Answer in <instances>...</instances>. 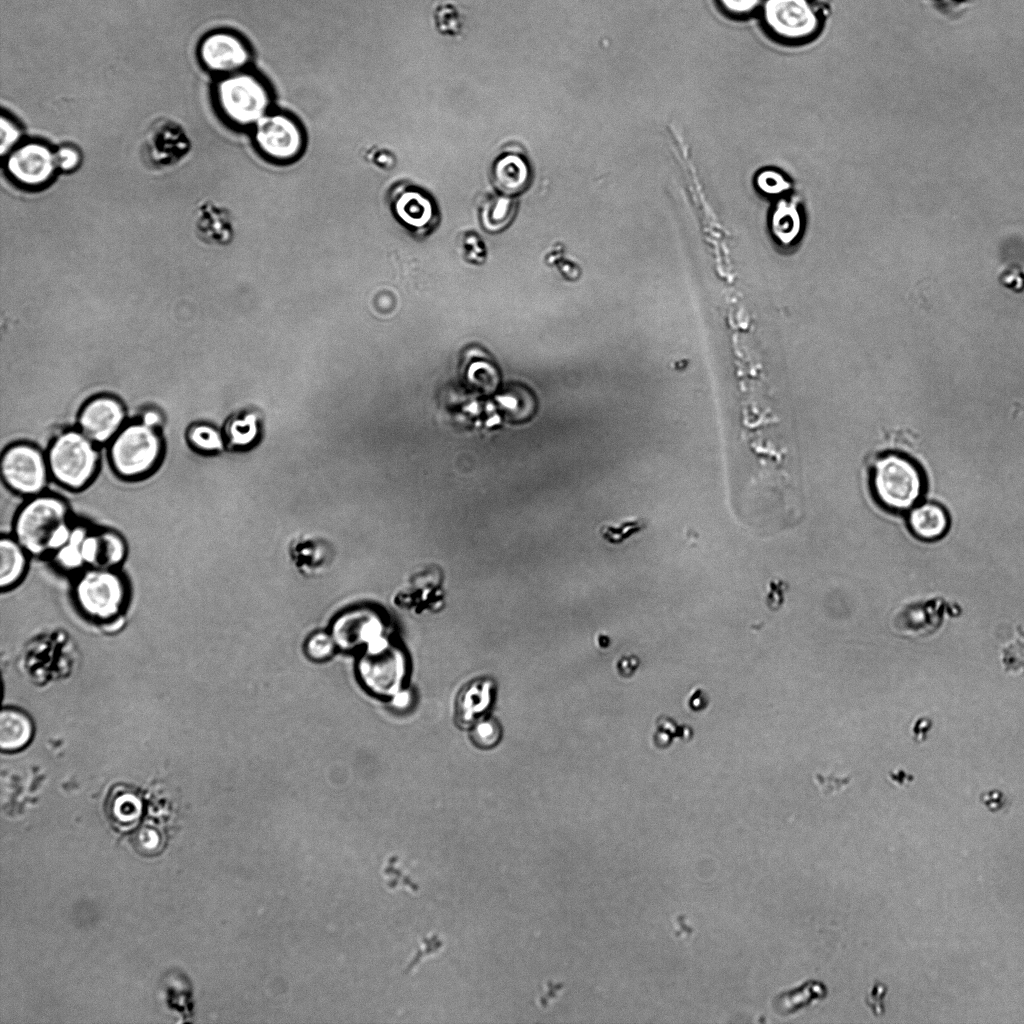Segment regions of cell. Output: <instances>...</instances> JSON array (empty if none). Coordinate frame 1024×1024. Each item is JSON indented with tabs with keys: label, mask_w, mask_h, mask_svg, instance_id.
I'll return each instance as SVG.
<instances>
[{
	"label": "cell",
	"mask_w": 1024,
	"mask_h": 1024,
	"mask_svg": "<svg viewBox=\"0 0 1024 1024\" xmlns=\"http://www.w3.org/2000/svg\"><path fill=\"white\" fill-rule=\"evenodd\" d=\"M872 487L884 508L900 512L910 509L920 499L924 482L921 470L911 459L890 453L875 462Z\"/></svg>",
	"instance_id": "1"
},
{
	"label": "cell",
	"mask_w": 1024,
	"mask_h": 1024,
	"mask_svg": "<svg viewBox=\"0 0 1024 1024\" xmlns=\"http://www.w3.org/2000/svg\"><path fill=\"white\" fill-rule=\"evenodd\" d=\"M65 503L52 495H35L16 515L15 539L32 555L51 552L56 534L67 525Z\"/></svg>",
	"instance_id": "2"
},
{
	"label": "cell",
	"mask_w": 1024,
	"mask_h": 1024,
	"mask_svg": "<svg viewBox=\"0 0 1024 1024\" xmlns=\"http://www.w3.org/2000/svg\"><path fill=\"white\" fill-rule=\"evenodd\" d=\"M80 430H67L58 435L47 453L50 475L61 485L79 489L94 476L99 455L94 445Z\"/></svg>",
	"instance_id": "3"
},
{
	"label": "cell",
	"mask_w": 1024,
	"mask_h": 1024,
	"mask_svg": "<svg viewBox=\"0 0 1024 1024\" xmlns=\"http://www.w3.org/2000/svg\"><path fill=\"white\" fill-rule=\"evenodd\" d=\"M162 442L156 428L142 421L124 426L111 440L113 469L124 478L141 477L159 461Z\"/></svg>",
	"instance_id": "4"
},
{
	"label": "cell",
	"mask_w": 1024,
	"mask_h": 1024,
	"mask_svg": "<svg viewBox=\"0 0 1024 1024\" xmlns=\"http://www.w3.org/2000/svg\"><path fill=\"white\" fill-rule=\"evenodd\" d=\"M828 8L809 0H767L763 18L773 36L786 42L803 43L817 38L824 29Z\"/></svg>",
	"instance_id": "5"
},
{
	"label": "cell",
	"mask_w": 1024,
	"mask_h": 1024,
	"mask_svg": "<svg viewBox=\"0 0 1024 1024\" xmlns=\"http://www.w3.org/2000/svg\"><path fill=\"white\" fill-rule=\"evenodd\" d=\"M217 99L225 116L239 125L255 124L267 114L270 100L258 78L240 71L218 84Z\"/></svg>",
	"instance_id": "6"
},
{
	"label": "cell",
	"mask_w": 1024,
	"mask_h": 1024,
	"mask_svg": "<svg viewBox=\"0 0 1024 1024\" xmlns=\"http://www.w3.org/2000/svg\"><path fill=\"white\" fill-rule=\"evenodd\" d=\"M125 595L123 581L110 568L93 567L83 573L75 585V597L81 610L101 620L120 612Z\"/></svg>",
	"instance_id": "7"
},
{
	"label": "cell",
	"mask_w": 1024,
	"mask_h": 1024,
	"mask_svg": "<svg viewBox=\"0 0 1024 1024\" xmlns=\"http://www.w3.org/2000/svg\"><path fill=\"white\" fill-rule=\"evenodd\" d=\"M1 474L6 485L16 493L35 496L45 488L50 472L47 458L38 448L17 443L3 452Z\"/></svg>",
	"instance_id": "8"
},
{
	"label": "cell",
	"mask_w": 1024,
	"mask_h": 1024,
	"mask_svg": "<svg viewBox=\"0 0 1024 1024\" xmlns=\"http://www.w3.org/2000/svg\"><path fill=\"white\" fill-rule=\"evenodd\" d=\"M190 149V139L183 126L173 119L161 117L146 129L141 156L146 165L162 169L178 164Z\"/></svg>",
	"instance_id": "9"
},
{
	"label": "cell",
	"mask_w": 1024,
	"mask_h": 1024,
	"mask_svg": "<svg viewBox=\"0 0 1024 1024\" xmlns=\"http://www.w3.org/2000/svg\"><path fill=\"white\" fill-rule=\"evenodd\" d=\"M257 147L268 157L286 161L302 150L304 139L293 118L281 113L266 114L255 123Z\"/></svg>",
	"instance_id": "10"
},
{
	"label": "cell",
	"mask_w": 1024,
	"mask_h": 1024,
	"mask_svg": "<svg viewBox=\"0 0 1024 1024\" xmlns=\"http://www.w3.org/2000/svg\"><path fill=\"white\" fill-rule=\"evenodd\" d=\"M125 412L120 402L111 397H98L83 407L79 430L94 443L110 441L120 431Z\"/></svg>",
	"instance_id": "11"
},
{
	"label": "cell",
	"mask_w": 1024,
	"mask_h": 1024,
	"mask_svg": "<svg viewBox=\"0 0 1024 1024\" xmlns=\"http://www.w3.org/2000/svg\"><path fill=\"white\" fill-rule=\"evenodd\" d=\"M200 55L205 66L217 73L239 72L249 62V50L242 39L229 32H216L201 43Z\"/></svg>",
	"instance_id": "12"
},
{
	"label": "cell",
	"mask_w": 1024,
	"mask_h": 1024,
	"mask_svg": "<svg viewBox=\"0 0 1024 1024\" xmlns=\"http://www.w3.org/2000/svg\"><path fill=\"white\" fill-rule=\"evenodd\" d=\"M391 204L399 219L417 232L425 233L437 222L432 199L417 187L398 185L392 191Z\"/></svg>",
	"instance_id": "13"
},
{
	"label": "cell",
	"mask_w": 1024,
	"mask_h": 1024,
	"mask_svg": "<svg viewBox=\"0 0 1024 1024\" xmlns=\"http://www.w3.org/2000/svg\"><path fill=\"white\" fill-rule=\"evenodd\" d=\"M10 174L26 185L46 182L56 168L55 156L46 146L29 143L16 149L7 163Z\"/></svg>",
	"instance_id": "14"
},
{
	"label": "cell",
	"mask_w": 1024,
	"mask_h": 1024,
	"mask_svg": "<svg viewBox=\"0 0 1024 1024\" xmlns=\"http://www.w3.org/2000/svg\"><path fill=\"white\" fill-rule=\"evenodd\" d=\"M288 554L298 572L311 577L328 570L334 561L335 550L324 538L300 535L290 540Z\"/></svg>",
	"instance_id": "15"
},
{
	"label": "cell",
	"mask_w": 1024,
	"mask_h": 1024,
	"mask_svg": "<svg viewBox=\"0 0 1024 1024\" xmlns=\"http://www.w3.org/2000/svg\"><path fill=\"white\" fill-rule=\"evenodd\" d=\"M381 647L382 644L379 643L375 653L372 654L374 657L363 660V675L367 678V684L372 688L380 692L393 691L396 688L397 678L401 676V671L399 672L401 662L399 656L393 651L385 649L382 654Z\"/></svg>",
	"instance_id": "16"
},
{
	"label": "cell",
	"mask_w": 1024,
	"mask_h": 1024,
	"mask_svg": "<svg viewBox=\"0 0 1024 1024\" xmlns=\"http://www.w3.org/2000/svg\"><path fill=\"white\" fill-rule=\"evenodd\" d=\"M492 181L496 189L504 196H514L523 192L530 181V171L526 161L517 155L508 154L495 161L492 169Z\"/></svg>",
	"instance_id": "17"
},
{
	"label": "cell",
	"mask_w": 1024,
	"mask_h": 1024,
	"mask_svg": "<svg viewBox=\"0 0 1024 1024\" xmlns=\"http://www.w3.org/2000/svg\"><path fill=\"white\" fill-rule=\"evenodd\" d=\"M380 629V619L374 611L366 608L346 613L335 624L337 638L345 646L375 639Z\"/></svg>",
	"instance_id": "18"
},
{
	"label": "cell",
	"mask_w": 1024,
	"mask_h": 1024,
	"mask_svg": "<svg viewBox=\"0 0 1024 1024\" xmlns=\"http://www.w3.org/2000/svg\"><path fill=\"white\" fill-rule=\"evenodd\" d=\"M910 530L922 540H936L942 537L949 526L945 509L936 503H924L913 508L908 516Z\"/></svg>",
	"instance_id": "19"
},
{
	"label": "cell",
	"mask_w": 1024,
	"mask_h": 1024,
	"mask_svg": "<svg viewBox=\"0 0 1024 1024\" xmlns=\"http://www.w3.org/2000/svg\"><path fill=\"white\" fill-rule=\"evenodd\" d=\"M33 727L29 717L16 709H3L0 716V746L2 750L23 748L31 739Z\"/></svg>",
	"instance_id": "20"
},
{
	"label": "cell",
	"mask_w": 1024,
	"mask_h": 1024,
	"mask_svg": "<svg viewBox=\"0 0 1024 1024\" xmlns=\"http://www.w3.org/2000/svg\"><path fill=\"white\" fill-rule=\"evenodd\" d=\"M26 551L20 543L11 537L0 540V585L8 588L15 584L26 568Z\"/></svg>",
	"instance_id": "21"
},
{
	"label": "cell",
	"mask_w": 1024,
	"mask_h": 1024,
	"mask_svg": "<svg viewBox=\"0 0 1024 1024\" xmlns=\"http://www.w3.org/2000/svg\"><path fill=\"white\" fill-rule=\"evenodd\" d=\"M259 423L254 413H243L231 418L225 426L226 442L233 448H247L259 435Z\"/></svg>",
	"instance_id": "22"
},
{
	"label": "cell",
	"mask_w": 1024,
	"mask_h": 1024,
	"mask_svg": "<svg viewBox=\"0 0 1024 1024\" xmlns=\"http://www.w3.org/2000/svg\"><path fill=\"white\" fill-rule=\"evenodd\" d=\"M516 202L508 196L490 199L482 209V223L486 230L498 231L513 219Z\"/></svg>",
	"instance_id": "23"
},
{
	"label": "cell",
	"mask_w": 1024,
	"mask_h": 1024,
	"mask_svg": "<svg viewBox=\"0 0 1024 1024\" xmlns=\"http://www.w3.org/2000/svg\"><path fill=\"white\" fill-rule=\"evenodd\" d=\"M693 735V729L690 726H680L671 717L660 715L655 720L652 742L657 749H666L672 744L674 738L678 737L688 742Z\"/></svg>",
	"instance_id": "24"
},
{
	"label": "cell",
	"mask_w": 1024,
	"mask_h": 1024,
	"mask_svg": "<svg viewBox=\"0 0 1024 1024\" xmlns=\"http://www.w3.org/2000/svg\"><path fill=\"white\" fill-rule=\"evenodd\" d=\"M1001 663L1006 673L1024 675V630L1017 627L1014 637L1001 648Z\"/></svg>",
	"instance_id": "25"
},
{
	"label": "cell",
	"mask_w": 1024,
	"mask_h": 1024,
	"mask_svg": "<svg viewBox=\"0 0 1024 1024\" xmlns=\"http://www.w3.org/2000/svg\"><path fill=\"white\" fill-rule=\"evenodd\" d=\"M88 534L83 527L72 528L68 542L55 552V560L65 570H75L84 565L81 553V544Z\"/></svg>",
	"instance_id": "26"
},
{
	"label": "cell",
	"mask_w": 1024,
	"mask_h": 1024,
	"mask_svg": "<svg viewBox=\"0 0 1024 1024\" xmlns=\"http://www.w3.org/2000/svg\"><path fill=\"white\" fill-rule=\"evenodd\" d=\"M190 445L201 452L213 453L220 451L224 445L221 433L207 424H196L187 433Z\"/></svg>",
	"instance_id": "27"
},
{
	"label": "cell",
	"mask_w": 1024,
	"mask_h": 1024,
	"mask_svg": "<svg viewBox=\"0 0 1024 1024\" xmlns=\"http://www.w3.org/2000/svg\"><path fill=\"white\" fill-rule=\"evenodd\" d=\"M100 560L99 567L111 568L123 560L126 548L123 539L115 532L105 531L99 534Z\"/></svg>",
	"instance_id": "28"
},
{
	"label": "cell",
	"mask_w": 1024,
	"mask_h": 1024,
	"mask_svg": "<svg viewBox=\"0 0 1024 1024\" xmlns=\"http://www.w3.org/2000/svg\"><path fill=\"white\" fill-rule=\"evenodd\" d=\"M435 24L443 34H456L460 29L458 11L450 4L440 5L434 14Z\"/></svg>",
	"instance_id": "29"
},
{
	"label": "cell",
	"mask_w": 1024,
	"mask_h": 1024,
	"mask_svg": "<svg viewBox=\"0 0 1024 1024\" xmlns=\"http://www.w3.org/2000/svg\"><path fill=\"white\" fill-rule=\"evenodd\" d=\"M363 157L368 163L384 171H391L397 163L396 156L392 150L378 145L369 147L364 152Z\"/></svg>",
	"instance_id": "30"
},
{
	"label": "cell",
	"mask_w": 1024,
	"mask_h": 1024,
	"mask_svg": "<svg viewBox=\"0 0 1024 1024\" xmlns=\"http://www.w3.org/2000/svg\"><path fill=\"white\" fill-rule=\"evenodd\" d=\"M757 184L766 193H780L788 187L784 177L774 170H764L757 177Z\"/></svg>",
	"instance_id": "31"
},
{
	"label": "cell",
	"mask_w": 1024,
	"mask_h": 1024,
	"mask_svg": "<svg viewBox=\"0 0 1024 1024\" xmlns=\"http://www.w3.org/2000/svg\"><path fill=\"white\" fill-rule=\"evenodd\" d=\"M81 553L84 564L91 567H99L100 560V538L99 534H87L81 544Z\"/></svg>",
	"instance_id": "32"
},
{
	"label": "cell",
	"mask_w": 1024,
	"mask_h": 1024,
	"mask_svg": "<svg viewBox=\"0 0 1024 1024\" xmlns=\"http://www.w3.org/2000/svg\"><path fill=\"white\" fill-rule=\"evenodd\" d=\"M54 156L56 167L66 171L74 169L80 161L78 151L69 146L59 148Z\"/></svg>",
	"instance_id": "33"
},
{
	"label": "cell",
	"mask_w": 1024,
	"mask_h": 1024,
	"mask_svg": "<svg viewBox=\"0 0 1024 1024\" xmlns=\"http://www.w3.org/2000/svg\"><path fill=\"white\" fill-rule=\"evenodd\" d=\"M814 781L825 795L834 794L849 784V778L824 776L822 774H815Z\"/></svg>",
	"instance_id": "34"
},
{
	"label": "cell",
	"mask_w": 1024,
	"mask_h": 1024,
	"mask_svg": "<svg viewBox=\"0 0 1024 1024\" xmlns=\"http://www.w3.org/2000/svg\"><path fill=\"white\" fill-rule=\"evenodd\" d=\"M19 137V131L16 126L6 119L4 116L1 117V153L4 154L10 149V147L17 141Z\"/></svg>",
	"instance_id": "35"
},
{
	"label": "cell",
	"mask_w": 1024,
	"mask_h": 1024,
	"mask_svg": "<svg viewBox=\"0 0 1024 1024\" xmlns=\"http://www.w3.org/2000/svg\"><path fill=\"white\" fill-rule=\"evenodd\" d=\"M720 3L731 14L746 15L757 7L759 0H720Z\"/></svg>",
	"instance_id": "36"
},
{
	"label": "cell",
	"mask_w": 1024,
	"mask_h": 1024,
	"mask_svg": "<svg viewBox=\"0 0 1024 1024\" xmlns=\"http://www.w3.org/2000/svg\"><path fill=\"white\" fill-rule=\"evenodd\" d=\"M709 705V697L702 688H695L686 699V706L692 712H701Z\"/></svg>",
	"instance_id": "37"
},
{
	"label": "cell",
	"mask_w": 1024,
	"mask_h": 1024,
	"mask_svg": "<svg viewBox=\"0 0 1024 1024\" xmlns=\"http://www.w3.org/2000/svg\"><path fill=\"white\" fill-rule=\"evenodd\" d=\"M331 647L330 641L322 635L313 638L309 645L310 653L316 657L325 656L330 652Z\"/></svg>",
	"instance_id": "38"
},
{
	"label": "cell",
	"mask_w": 1024,
	"mask_h": 1024,
	"mask_svg": "<svg viewBox=\"0 0 1024 1024\" xmlns=\"http://www.w3.org/2000/svg\"><path fill=\"white\" fill-rule=\"evenodd\" d=\"M640 665L637 656L625 657L620 663V672L625 677L632 676Z\"/></svg>",
	"instance_id": "39"
},
{
	"label": "cell",
	"mask_w": 1024,
	"mask_h": 1024,
	"mask_svg": "<svg viewBox=\"0 0 1024 1024\" xmlns=\"http://www.w3.org/2000/svg\"><path fill=\"white\" fill-rule=\"evenodd\" d=\"M142 422L150 427L156 428L161 423V416L154 410H148L143 414Z\"/></svg>",
	"instance_id": "40"
}]
</instances>
